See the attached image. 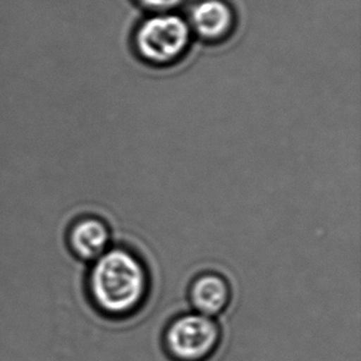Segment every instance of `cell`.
I'll use <instances>...</instances> for the list:
<instances>
[{
	"label": "cell",
	"instance_id": "cell-1",
	"mask_svg": "<svg viewBox=\"0 0 361 361\" xmlns=\"http://www.w3.org/2000/svg\"><path fill=\"white\" fill-rule=\"evenodd\" d=\"M89 288L95 306L106 316L131 317L145 305L149 275L140 257L116 247L95 259Z\"/></svg>",
	"mask_w": 361,
	"mask_h": 361
},
{
	"label": "cell",
	"instance_id": "cell-2",
	"mask_svg": "<svg viewBox=\"0 0 361 361\" xmlns=\"http://www.w3.org/2000/svg\"><path fill=\"white\" fill-rule=\"evenodd\" d=\"M192 39L188 20L180 15L159 13L148 16L137 26L133 49L146 63L164 67L183 59Z\"/></svg>",
	"mask_w": 361,
	"mask_h": 361
},
{
	"label": "cell",
	"instance_id": "cell-3",
	"mask_svg": "<svg viewBox=\"0 0 361 361\" xmlns=\"http://www.w3.org/2000/svg\"><path fill=\"white\" fill-rule=\"evenodd\" d=\"M222 339L219 323L201 313H184L171 319L163 334V347L174 361H206Z\"/></svg>",
	"mask_w": 361,
	"mask_h": 361
},
{
	"label": "cell",
	"instance_id": "cell-4",
	"mask_svg": "<svg viewBox=\"0 0 361 361\" xmlns=\"http://www.w3.org/2000/svg\"><path fill=\"white\" fill-rule=\"evenodd\" d=\"M192 35L205 42H221L235 29V11L225 0H200L188 19Z\"/></svg>",
	"mask_w": 361,
	"mask_h": 361
},
{
	"label": "cell",
	"instance_id": "cell-5",
	"mask_svg": "<svg viewBox=\"0 0 361 361\" xmlns=\"http://www.w3.org/2000/svg\"><path fill=\"white\" fill-rule=\"evenodd\" d=\"M232 291L228 281L217 273H204L196 276L190 288L189 300L195 312L215 318L228 307Z\"/></svg>",
	"mask_w": 361,
	"mask_h": 361
},
{
	"label": "cell",
	"instance_id": "cell-6",
	"mask_svg": "<svg viewBox=\"0 0 361 361\" xmlns=\"http://www.w3.org/2000/svg\"><path fill=\"white\" fill-rule=\"evenodd\" d=\"M71 243L80 258L97 259L109 249L110 231L104 221L84 219L74 226Z\"/></svg>",
	"mask_w": 361,
	"mask_h": 361
},
{
	"label": "cell",
	"instance_id": "cell-7",
	"mask_svg": "<svg viewBox=\"0 0 361 361\" xmlns=\"http://www.w3.org/2000/svg\"><path fill=\"white\" fill-rule=\"evenodd\" d=\"M137 4L153 14L171 13L183 3V0H135Z\"/></svg>",
	"mask_w": 361,
	"mask_h": 361
}]
</instances>
